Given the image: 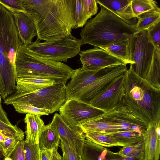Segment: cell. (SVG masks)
<instances>
[{
	"mask_svg": "<svg viewBox=\"0 0 160 160\" xmlns=\"http://www.w3.org/2000/svg\"><path fill=\"white\" fill-rule=\"evenodd\" d=\"M75 5L76 0H22L26 13L35 24L37 39L49 42L72 36Z\"/></svg>",
	"mask_w": 160,
	"mask_h": 160,
	"instance_id": "obj_1",
	"label": "cell"
},
{
	"mask_svg": "<svg viewBox=\"0 0 160 160\" xmlns=\"http://www.w3.org/2000/svg\"><path fill=\"white\" fill-rule=\"evenodd\" d=\"M122 103L133 115L148 126L160 121V89L137 75L127 71Z\"/></svg>",
	"mask_w": 160,
	"mask_h": 160,
	"instance_id": "obj_2",
	"label": "cell"
},
{
	"mask_svg": "<svg viewBox=\"0 0 160 160\" xmlns=\"http://www.w3.org/2000/svg\"><path fill=\"white\" fill-rule=\"evenodd\" d=\"M23 45L13 14L0 4V95L2 98L16 91L15 59Z\"/></svg>",
	"mask_w": 160,
	"mask_h": 160,
	"instance_id": "obj_3",
	"label": "cell"
},
{
	"mask_svg": "<svg viewBox=\"0 0 160 160\" xmlns=\"http://www.w3.org/2000/svg\"><path fill=\"white\" fill-rule=\"evenodd\" d=\"M100 6L99 12L81 29L80 39L83 44H88L101 48L128 41L135 32L132 26Z\"/></svg>",
	"mask_w": 160,
	"mask_h": 160,
	"instance_id": "obj_4",
	"label": "cell"
},
{
	"mask_svg": "<svg viewBox=\"0 0 160 160\" xmlns=\"http://www.w3.org/2000/svg\"><path fill=\"white\" fill-rule=\"evenodd\" d=\"M16 80L21 78H38L55 80L66 85L74 72L67 65L48 60L33 54L22 45L16 54Z\"/></svg>",
	"mask_w": 160,
	"mask_h": 160,
	"instance_id": "obj_5",
	"label": "cell"
},
{
	"mask_svg": "<svg viewBox=\"0 0 160 160\" xmlns=\"http://www.w3.org/2000/svg\"><path fill=\"white\" fill-rule=\"evenodd\" d=\"M65 86L57 83L29 93L15 92L4 100V103L8 105L28 103L38 108L49 110L52 114L59 111L67 100Z\"/></svg>",
	"mask_w": 160,
	"mask_h": 160,
	"instance_id": "obj_6",
	"label": "cell"
},
{
	"mask_svg": "<svg viewBox=\"0 0 160 160\" xmlns=\"http://www.w3.org/2000/svg\"><path fill=\"white\" fill-rule=\"evenodd\" d=\"M83 43L73 36L62 40L41 42L37 39L25 46L29 52L46 59L54 61L67 62L68 59L78 54Z\"/></svg>",
	"mask_w": 160,
	"mask_h": 160,
	"instance_id": "obj_7",
	"label": "cell"
},
{
	"mask_svg": "<svg viewBox=\"0 0 160 160\" xmlns=\"http://www.w3.org/2000/svg\"><path fill=\"white\" fill-rule=\"evenodd\" d=\"M131 61L130 68L145 79L152 61L155 48L149 42L147 30L135 32L129 40Z\"/></svg>",
	"mask_w": 160,
	"mask_h": 160,
	"instance_id": "obj_8",
	"label": "cell"
},
{
	"mask_svg": "<svg viewBox=\"0 0 160 160\" xmlns=\"http://www.w3.org/2000/svg\"><path fill=\"white\" fill-rule=\"evenodd\" d=\"M59 111L63 119L70 126L77 131L84 133L80 127L81 123L103 114L107 111L98 109L80 101L71 99L67 100Z\"/></svg>",
	"mask_w": 160,
	"mask_h": 160,
	"instance_id": "obj_9",
	"label": "cell"
},
{
	"mask_svg": "<svg viewBox=\"0 0 160 160\" xmlns=\"http://www.w3.org/2000/svg\"><path fill=\"white\" fill-rule=\"evenodd\" d=\"M117 66H110L93 71L86 70L82 68L74 69L70 81L65 86L67 100L76 99L94 81Z\"/></svg>",
	"mask_w": 160,
	"mask_h": 160,
	"instance_id": "obj_10",
	"label": "cell"
},
{
	"mask_svg": "<svg viewBox=\"0 0 160 160\" xmlns=\"http://www.w3.org/2000/svg\"><path fill=\"white\" fill-rule=\"evenodd\" d=\"M78 54L82 68L86 70H96L112 66L127 65L122 60L105 50L96 47L80 51Z\"/></svg>",
	"mask_w": 160,
	"mask_h": 160,
	"instance_id": "obj_11",
	"label": "cell"
},
{
	"mask_svg": "<svg viewBox=\"0 0 160 160\" xmlns=\"http://www.w3.org/2000/svg\"><path fill=\"white\" fill-rule=\"evenodd\" d=\"M126 74L127 72L103 92L91 100L89 104L107 111L122 103L124 95Z\"/></svg>",
	"mask_w": 160,
	"mask_h": 160,
	"instance_id": "obj_12",
	"label": "cell"
},
{
	"mask_svg": "<svg viewBox=\"0 0 160 160\" xmlns=\"http://www.w3.org/2000/svg\"><path fill=\"white\" fill-rule=\"evenodd\" d=\"M52 130L60 138L65 139L69 145L81 157L86 137L84 133L74 129L64 121L61 115L55 113L49 123Z\"/></svg>",
	"mask_w": 160,
	"mask_h": 160,
	"instance_id": "obj_13",
	"label": "cell"
},
{
	"mask_svg": "<svg viewBox=\"0 0 160 160\" xmlns=\"http://www.w3.org/2000/svg\"><path fill=\"white\" fill-rule=\"evenodd\" d=\"M144 160H159L160 153V121L149 123L143 135Z\"/></svg>",
	"mask_w": 160,
	"mask_h": 160,
	"instance_id": "obj_14",
	"label": "cell"
},
{
	"mask_svg": "<svg viewBox=\"0 0 160 160\" xmlns=\"http://www.w3.org/2000/svg\"><path fill=\"white\" fill-rule=\"evenodd\" d=\"M132 0H96L127 24L133 25L137 21L132 8Z\"/></svg>",
	"mask_w": 160,
	"mask_h": 160,
	"instance_id": "obj_15",
	"label": "cell"
},
{
	"mask_svg": "<svg viewBox=\"0 0 160 160\" xmlns=\"http://www.w3.org/2000/svg\"><path fill=\"white\" fill-rule=\"evenodd\" d=\"M80 127L83 131L88 130L106 134L122 131L118 124L104 117L103 114L83 122Z\"/></svg>",
	"mask_w": 160,
	"mask_h": 160,
	"instance_id": "obj_16",
	"label": "cell"
},
{
	"mask_svg": "<svg viewBox=\"0 0 160 160\" xmlns=\"http://www.w3.org/2000/svg\"><path fill=\"white\" fill-rule=\"evenodd\" d=\"M20 38L25 46L32 42V39L37 35L35 24L26 13L12 14Z\"/></svg>",
	"mask_w": 160,
	"mask_h": 160,
	"instance_id": "obj_17",
	"label": "cell"
},
{
	"mask_svg": "<svg viewBox=\"0 0 160 160\" xmlns=\"http://www.w3.org/2000/svg\"><path fill=\"white\" fill-rule=\"evenodd\" d=\"M55 80L38 78H21L16 80V92L29 93L57 84Z\"/></svg>",
	"mask_w": 160,
	"mask_h": 160,
	"instance_id": "obj_18",
	"label": "cell"
},
{
	"mask_svg": "<svg viewBox=\"0 0 160 160\" xmlns=\"http://www.w3.org/2000/svg\"><path fill=\"white\" fill-rule=\"evenodd\" d=\"M40 117L37 115L27 114L24 119L26 124L25 139L37 144H38L39 137L45 126Z\"/></svg>",
	"mask_w": 160,
	"mask_h": 160,
	"instance_id": "obj_19",
	"label": "cell"
},
{
	"mask_svg": "<svg viewBox=\"0 0 160 160\" xmlns=\"http://www.w3.org/2000/svg\"><path fill=\"white\" fill-rule=\"evenodd\" d=\"M60 141V137L52 130L49 124L45 125L42 131L38 145L40 149L45 148L53 150L58 148Z\"/></svg>",
	"mask_w": 160,
	"mask_h": 160,
	"instance_id": "obj_20",
	"label": "cell"
},
{
	"mask_svg": "<svg viewBox=\"0 0 160 160\" xmlns=\"http://www.w3.org/2000/svg\"><path fill=\"white\" fill-rule=\"evenodd\" d=\"M86 138L91 141L104 147L114 146L126 147L113 138L110 134H106L88 130L83 131Z\"/></svg>",
	"mask_w": 160,
	"mask_h": 160,
	"instance_id": "obj_21",
	"label": "cell"
},
{
	"mask_svg": "<svg viewBox=\"0 0 160 160\" xmlns=\"http://www.w3.org/2000/svg\"><path fill=\"white\" fill-rule=\"evenodd\" d=\"M137 18V22L132 25L135 32L147 30L152 25L160 20V9L152 10L141 14Z\"/></svg>",
	"mask_w": 160,
	"mask_h": 160,
	"instance_id": "obj_22",
	"label": "cell"
},
{
	"mask_svg": "<svg viewBox=\"0 0 160 160\" xmlns=\"http://www.w3.org/2000/svg\"><path fill=\"white\" fill-rule=\"evenodd\" d=\"M145 79L154 87L160 89V50L155 49L151 64Z\"/></svg>",
	"mask_w": 160,
	"mask_h": 160,
	"instance_id": "obj_23",
	"label": "cell"
},
{
	"mask_svg": "<svg viewBox=\"0 0 160 160\" xmlns=\"http://www.w3.org/2000/svg\"><path fill=\"white\" fill-rule=\"evenodd\" d=\"M101 48L122 60L126 64H133L131 58L129 40L123 42L112 44Z\"/></svg>",
	"mask_w": 160,
	"mask_h": 160,
	"instance_id": "obj_24",
	"label": "cell"
},
{
	"mask_svg": "<svg viewBox=\"0 0 160 160\" xmlns=\"http://www.w3.org/2000/svg\"><path fill=\"white\" fill-rule=\"evenodd\" d=\"M118 152L124 157L144 160L145 147L143 139L133 145L123 147Z\"/></svg>",
	"mask_w": 160,
	"mask_h": 160,
	"instance_id": "obj_25",
	"label": "cell"
},
{
	"mask_svg": "<svg viewBox=\"0 0 160 160\" xmlns=\"http://www.w3.org/2000/svg\"><path fill=\"white\" fill-rule=\"evenodd\" d=\"M110 135L126 147L133 145L143 139V135L132 131H121Z\"/></svg>",
	"mask_w": 160,
	"mask_h": 160,
	"instance_id": "obj_26",
	"label": "cell"
},
{
	"mask_svg": "<svg viewBox=\"0 0 160 160\" xmlns=\"http://www.w3.org/2000/svg\"><path fill=\"white\" fill-rule=\"evenodd\" d=\"M132 8L136 18L143 13L160 9L157 2L153 0H132Z\"/></svg>",
	"mask_w": 160,
	"mask_h": 160,
	"instance_id": "obj_27",
	"label": "cell"
},
{
	"mask_svg": "<svg viewBox=\"0 0 160 160\" xmlns=\"http://www.w3.org/2000/svg\"><path fill=\"white\" fill-rule=\"evenodd\" d=\"M12 105L16 111L20 113L33 114L41 116L50 114L49 110L38 108L28 103H18Z\"/></svg>",
	"mask_w": 160,
	"mask_h": 160,
	"instance_id": "obj_28",
	"label": "cell"
},
{
	"mask_svg": "<svg viewBox=\"0 0 160 160\" xmlns=\"http://www.w3.org/2000/svg\"><path fill=\"white\" fill-rule=\"evenodd\" d=\"M0 131L5 136L18 139L23 140L24 132L17 125H9L0 120Z\"/></svg>",
	"mask_w": 160,
	"mask_h": 160,
	"instance_id": "obj_29",
	"label": "cell"
},
{
	"mask_svg": "<svg viewBox=\"0 0 160 160\" xmlns=\"http://www.w3.org/2000/svg\"><path fill=\"white\" fill-rule=\"evenodd\" d=\"M24 148L25 160H41L40 149L38 144L25 139Z\"/></svg>",
	"mask_w": 160,
	"mask_h": 160,
	"instance_id": "obj_30",
	"label": "cell"
},
{
	"mask_svg": "<svg viewBox=\"0 0 160 160\" xmlns=\"http://www.w3.org/2000/svg\"><path fill=\"white\" fill-rule=\"evenodd\" d=\"M83 16L86 24L87 20L97 12L98 7L96 0H81Z\"/></svg>",
	"mask_w": 160,
	"mask_h": 160,
	"instance_id": "obj_31",
	"label": "cell"
},
{
	"mask_svg": "<svg viewBox=\"0 0 160 160\" xmlns=\"http://www.w3.org/2000/svg\"><path fill=\"white\" fill-rule=\"evenodd\" d=\"M148 39L155 49L160 50V20L150 26L147 29Z\"/></svg>",
	"mask_w": 160,
	"mask_h": 160,
	"instance_id": "obj_32",
	"label": "cell"
},
{
	"mask_svg": "<svg viewBox=\"0 0 160 160\" xmlns=\"http://www.w3.org/2000/svg\"><path fill=\"white\" fill-rule=\"evenodd\" d=\"M60 147L62 152V160H84L67 143L65 139L60 138Z\"/></svg>",
	"mask_w": 160,
	"mask_h": 160,
	"instance_id": "obj_33",
	"label": "cell"
},
{
	"mask_svg": "<svg viewBox=\"0 0 160 160\" xmlns=\"http://www.w3.org/2000/svg\"><path fill=\"white\" fill-rule=\"evenodd\" d=\"M0 4L12 14L26 13L22 5V0H0Z\"/></svg>",
	"mask_w": 160,
	"mask_h": 160,
	"instance_id": "obj_34",
	"label": "cell"
},
{
	"mask_svg": "<svg viewBox=\"0 0 160 160\" xmlns=\"http://www.w3.org/2000/svg\"><path fill=\"white\" fill-rule=\"evenodd\" d=\"M24 147V140L19 141L7 157H10L12 160H25Z\"/></svg>",
	"mask_w": 160,
	"mask_h": 160,
	"instance_id": "obj_35",
	"label": "cell"
},
{
	"mask_svg": "<svg viewBox=\"0 0 160 160\" xmlns=\"http://www.w3.org/2000/svg\"><path fill=\"white\" fill-rule=\"evenodd\" d=\"M19 140H21L5 136L4 142L0 144L2 148L3 155L4 157L8 156Z\"/></svg>",
	"mask_w": 160,
	"mask_h": 160,
	"instance_id": "obj_36",
	"label": "cell"
},
{
	"mask_svg": "<svg viewBox=\"0 0 160 160\" xmlns=\"http://www.w3.org/2000/svg\"><path fill=\"white\" fill-rule=\"evenodd\" d=\"M75 19L76 28H82L85 25L81 0H76Z\"/></svg>",
	"mask_w": 160,
	"mask_h": 160,
	"instance_id": "obj_37",
	"label": "cell"
},
{
	"mask_svg": "<svg viewBox=\"0 0 160 160\" xmlns=\"http://www.w3.org/2000/svg\"><path fill=\"white\" fill-rule=\"evenodd\" d=\"M102 159V160H140L136 158L123 157L118 152H113L108 149Z\"/></svg>",
	"mask_w": 160,
	"mask_h": 160,
	"instance_id": "obj_38",
	"label": "cell"
},
{
	"mask_svg": "<svg viewBox=\"0 0 160 160\" xmlns=\"http://www.w3.org/2000/svg\"><path fill=\"white\" fill-rule=\"evenodd\" d=\"M52 150L45 148L40 149L41 160H52Z\"/></svg>",
	"mask_w": 160,
	"mask_h": 160,
	"instance_id": "obj_39",
	"label": "cell"
},
{
	"mask_svg": "<svg viewBox=\"0 0 160 160\" xmlns=\"http://www.w3.org/2000/svg\"><path fill=\"white\" fill-rule=\"evenodd\" d=\"M0 120L8 124H12L9 121L7 114L3 110L2 104H0Z\"/></svg>",
	"mask_w": 160,
	"mask_h": 160,
	"instance_id": "obj_40",
	"label": "cell"
},
{
	"mask_svg": "<svg viewBox=\"0 0 160 160\" xmlns=\"http://www.w3.org/2000/svg\"><path fill=\"white\" fill-rule=\"evenodd\" d=\"M57 148H55L52 150V160H62V157L58 152Z\"/></svg>",
	"mask_w": 160,
	"mask_h": 160,
	"instance_id": "obj_41",
	"label": "cell"
},
{
	"mask_svg": "<svg viewBox=\"0 0 160 160\" xmlns=\"http://www.w3.org/2000/svg\"><path fill=\"white\" fill-rule=\"evenodd\" d=\"M5 135L0 131V144L3 142L5 141Z\"/></svg>",
	"mask_w": 160,
	"mask_h": 160,
	"instance_id": "obj_42",
	"label": "cell"
},
{
	"mask_svg": "<svg viewBox=\"0 0 160 160\" xmlns=\"http://www.w3.org/2000/svg\"><path fill=\"white\" fill-rule=\"evenodd\" d=\"M3 155V150L0 144V158Z\"/></svg>",
	"mask_w": 160,
	"mask_h": 160,
	"instance_id": "obj_43",
	"label": "cell"
},
{
	"mask_svg": "<svg viewBox=\"0 0 160 160\" xmlns=\"http://www.w3.org/2000/svg\"><path fill=\"white\" fill-rule=\"evenodd\" d=\"M0 104H2V98L0 95Z\"/></svg>",
	"mask_w": 160,
	"mask_h": 160,
	"instance_id": "obj_44",
	"label": "cell"
}]
</instances>
